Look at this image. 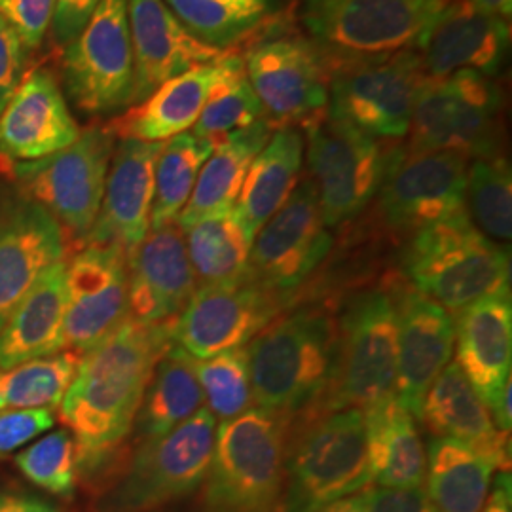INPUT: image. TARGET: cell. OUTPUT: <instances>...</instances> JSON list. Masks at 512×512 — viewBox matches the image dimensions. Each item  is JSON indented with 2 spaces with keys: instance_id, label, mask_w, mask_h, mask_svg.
Listing matches in <instances>:
<instances>
[{
  "instance_id": "cell-1",
  "label": "cell",
  "mask_w": 512,
  "mask_h": 512,
  "mask_svg": "<svg viewBox=\"0 0 512 512\" xmlns=\"http://www.w3.org/2000/svg\"><path fill=\"white\" fill-rule=\"evenodd\" d=\"M171 346L169 323L143 325L128 317L82 355L59 404V418L76 442L78 471H101L128 439L156 365Z\"/></svg>"
},
{
  "instance_id": "cell-2",
  "label": "cell",
  "mask_w": 512,
  "mask_h": 512,
  "mask_svg": "<svg viewBox=\"0 0 512 512\" xmlns=\"http://www.w3.org/2000/svg\"><path fill=\"white\" fill-rule=\"evenodd\" d=\"M338 348V321L321 306L283 311L251 340L253 403L279 418L317 408L329 389Z\"/></svg>"
},
{
  "instance_id": "cell-3",
  "label": "cell",
  "mask_w": 512,
  "mask_h": 512,
  "mask_svg": "<svg viewBox=\"0 0 512 512\" xmlns=\"http://www.w3.org/2000/svg\"><path fill=\"white\" fill-rule=\"evenodd\" d=\"M372 486L365 414L313 408L291 421L281 512H317Z\"/></svg>"
},
{
  "instance_id": "cell-4",
  "label": "cell",
  "mask_w": 512,
  "mask_h": 512,
  "mask_svg": "<svg viewBox=\"0 0 512 512\" xmlns=\"http://www.w3.org/2000/svg\"><path fill=\"white\" fill-rule=\"evenodd\" d=\"M291 421L262 408L220 421L202 512H281Z\"/></svg>"
},
{
  "instance_id": "cell-5",
  "label": "cell",
  "mask_w": 512,
  "mask_h": 512,
  "mask_svg": "<svg viewBox=\"0 0 512 512\" xmlns=\"http://www.w3.org/2000/svg\"><path fill=\"white\" fill-rule=\"evenodd\" d=\"M403 272L412 289L452 313L486 296H511L509 251L486 238L467 213L408 239Z\"/></svg>"
},
{
  "instance_id": "cell-6",
  "label": "cell",
  "mask_w": 512,
  "mask_h": 512,
  "mask_svg": "<svg viewBox=\"0 0 512 512\" xmlns=\"http://www.w3.org/2000/svg\"><path fill=\"white\" fill-rule=\"evenodd\" d=\"M399 363L397 283L357 294L338 321L329 389L317 410L370 412L395 399Z\"/></svg>"
},
{
  "instance_id": "cell-7",
  "label": "cell",
  "mask_w": 512,
  "mask_h": 512,
  "mask_svg": "<svg viewBox=\"0 0 512 512\" xmlns=\"http://www.w3.org/2000/svg\"><path fill=\"white\" fill-rule=\"evenodd\" d=\"M503 92L494 78L458 71L421 84L408 152H456L469 162L501 156Z\"/></svg>"
},
{
  "instance_id": "cell-8",
  "label": "cell",
  "mask_w": 512,
  "mask_h": 512,
  "mask_svg": "<svg viewBox=\"0 0 512 512\" xmlns=\"http://www.w3.org/2000/svg\"><path fill=\"white\" fill-rule=\"evenodd\" d=\"M452 0H300L310 40L330 67L416 50Z\"/></svg>"
},
{
  "instance_id": "cell-9",
  "label": "cell",
  "mask_w": 512,
  "mask_h": 512,
  "mask_svg": "<svg viewBox=\"0 0 512 512\" xmlns=\"http://www.w3.org/2000/svg\"><path fill=\"white\" fill-rule=\"evenodd\" d=\"M215 439L217 420L203 406L164 437L141 440L103 511L154 512L194 494L209 471Z\"/></svg>"
},
{
  "instance_id": "cell-10",
  "label": "cell",
  "mask_w": 512,
  "mask_h": 512,
  "mask_svg": "<svg viewBox=\"0 0 512 512\" xmlns=\"http://www.w3.org/2000/svg\"><path fill=\"white\" fill-rule=\"evenodd\" d=\"M116 135L110 126L80 131L71 147L35 162L12 164L21 194L42 205L65 232L86 239L99 215Z\"/></svg>"
},
{
  "instance_id": "cell-11",
  "label": "cell",
  "mask_w": 512,
  "mask_h": 512,
  "mask_svg": "<svg viewBox=\"0 0 512 512\" xmlns=\"http://www.w3.org/2000/svg\"><path fill=\"white\" fill-rule=\"evenodd\" d=\"M427 78L418 50L330 67L329 116L374 139H403Z\"/></svg>"
},
{
  "instance_id": "cell-12",
  "label": "cell",
  "mask_w": 512,
  "mask_h": 512,
  "mask_svg": "<svg viewBox=\"0 0 512 512\" xmlns=\"http://www.w3.org/2000/svg\"><path fill=\"white\" fill-rule=\"evenodd\" d=\"M310 179L327 228L359 217L384 183L395 147L329 114L306 122Z\"/></svg>"
},
{
  "instance_id": "cell-13",
  "label": "cell",
  "mask_w": 512,
  "mask_h": 512,
  "mask_svg": "<svg viewBox=\"0 0 512 512\" xmlns=\"http://www.w3.org/2000/svg\"><path fill=\"white\" fill-rule=\"evenodd\" d=\"M63 86L88 116L116 114L133 103L128 0H101L86 27L65 46Z\"/></svg>"
},
{
  "instance_id": "cell-14",
  "label": "cell",
  "mask_w": 512,
  "mask_h": 512,
  "mask_svg": "<svg viewBox=\"0 0 512 512\" xmlns=\"http://www.w3.org/2000/svg\"><path fill=\"white\" fill-rule=\"evenodd\" d=\"M291 304L249 274L198 287L169 323L173 346L192 359L245 348Z\"/></svg>"
},
{
  "instance_id": "cell-15",
  "label": "cell",
  "mask_w": 512,
  "mask_h": 512,
  "mask_svg": "<svg viewBox=\"0 0 512 512\" xmlns=\"http://www.w3.org/2000/svg\"><path fill=\"white\" fill-rule=\"evenodd\" d=\"M469 160L456 152H408L395 147L380 186L378 215L399 238L454 219L465 209Z\"/></svg>"
},
{
  "instance_id": "cell-16",
  "label": "cell",
  "mask_w": 512,
  "mask_h": 512,
  "mask_svg": "<svg viewBox=\"0 0 512 512\" xmlns=\"http://www.w3.org/2000/svg\"><path fill=\"white\" fill-rule=\"evenodd\" d=\"M245 71L274 126L311 120L329 105V61L308 37L272 31L251 46Z\"/></svg>"
},
{
  "instance_id": "cell-17",
  "label": "cell",
  "mask_w": 512,
  "mask_h": 512,
  "mask_svg": "<svg viewBox=\"0 0 512 512\" xmlns=\"http://www.w3.org/2000/svg\"><path fill=\"white\" fill-rule=\"evenodd\" d=\"M332 234L323 220L317 190L302 179L291 198L255 236L249 272L266 289L293 304V294L329 256Z\"/></svg>"
},
{
  "instance_id": "cell-18",
  "label": "cell",
  "mask_w": 512,
  "mask_h": 512,
  "mask_svg": "<svg viewBox=\"0 0 512 512\" xmlns=\"http://www.w3.org/2000/svg\"><path fill=\"white\" fill-rule=\"evenodd\" d=\"M129 317L128 255L118 245L88 243L67 264L65 351L84 355Z\"/></svg>"
},
{
  "instance_id": "cell-19",
  "label": "cell",
  "mask_w": 512,
  "mask_h": 512,
  "mask_svg": "<svg viewBox=\"0 0 512 512\" xmlns=\"http://www.w3.org/2000/svg\"><path fill=\"white\" fill-rule=\"evenodd\" d=\"M67 255L65 230L27 196L0 202V330L38 277Z\"/></svg>"
},
{
  "instance_id": "cell-20",
  "label": "cell",
  "mask_w": 512,
  "mask_h": 512,
  "mask_svg": "<svg viewBox=\"0 0 512 512\" xmlns=\"http://www.w3.org/2000/svg\"><path fill=\"white\" fill-rule=\"evenodd\" d=\"M509 48V19L484 12L469 0H452L425 31L416 50L427 76L475 71L495 78Z\"/></svg>"
},
{
  "instance_id": "cell-21",
  "label": "cell",
  "mask_w": 512,
  "mask_h": 512,
  "mask_svg": "<svg viewBox=\"0 0 512 512\" xmlns=\"http://www.w3.org/2000/svg\"><path fill=\"white\" fill-rule=\"evenodd\" d=\"M78 135L55 74L46 67L25 73L0 112V158L10 164L35 162L71 147Z\"/></svg>"
},
{
  "instance_id": "cell-22",
  "label": "cell",
  "mask_w": 512,
  "mask_h": 512,
  "mask_svg": "<svg viewBox=\"0 0 512 512\" xmlns=\"http://www.w3.org/2000/svg\"><path fill=\"white\" fill-rule=\"evenodd\" d=\"M128 272L129 319L143 325L171 323L198 289L177 220L148 230L128 256Z\"/></svg>"
},
{
  "instance_id": "cell-23",
  "label": "cell",
  "mask_w": 512,
  "mask_h": 512,
  "mask_svg": "<svg viewBox=\"0 0 512 512\" xmlns=\"http://www.w3.org/2000/svg\"><path fill=\"white\" fill-rule=\"evenodd\" d=\"M399 363L395 399L420 418L429 387L450 363L456 330L454 317L410 285H397Z\"/></svg>"
},
{
  "instance_id": "cell-24",
  "label": "cell",
  "mask_w": 512,
  "mask_h": 512,
  "mask_svg": "<svg viewBox=\"0 0 512 512\" xmlns=\"http://www.w3.org/2000/svg\"><path fill=\"white\" fill-rule=\"evenodd\" d=\"M164 143L122 139L114 147L105 196L86 245H118L129 256L147 238L154 169Z\"/></svg>"
},
{
  "instance_id": "cell-25",
  "label": "cell",
  "mask_w": 512,
  "mask_h": 512,
  "mask_svg": "<svg viewBox=\"0 0 512 512\" xmlns=\"http://www.w3.org/2000/svg\"><path fill=\"white\" fill-rule=\"evenodd\" d=\"M133 50V105L145 101L169 78L217 61L224 52L198 42L164 0H128Z\"/></svg>"
},
{
  "instance_id": "cell-26",
  "label": "cell",
  "mask_w": 512,
  "mask_h": 512,
  "mask_svg": "<svg viewBox=\"0 0 512 512\" xmlns=\"http://www.w3.org/2000/svg\"><path fill=\"white\" fill-rule=\"evenodd\" d=\"M420 420L433 437H448L511 473V433L495 427L488 406L469 384L458 363H448L429 387Z\"/></svg>"
},
{
  "instance_id": "cell-27",
  "label": "cell",
  "mask_w": 512,
  "mask_h": 512,
  "mask_svg": "<svg viewBox=\"0 0 512 512\" xmlns=\"http://www.w3.org/2000/svg\"><path fill=\"white\" fill-rule=\"evenodd\" d=\"M461 372L492 410L511 384V296H486L454 315Z\"/></svg>"
},
{
  "instance_id": "cell-28",
  "label": "cell",
  "mask_w": 512,
  "mask_h": 512,
  "mask_svg": "<svg viewBox=\"0 0 512 512\" xmlns=\"http://www.w3.org/2000/svg\"><path fill=\"white\" fill-rule=\"evenodd\" d=\"M65 310L67 262L63 260L38 277L0 330V370L65 349Z\"/></svg>"
},
{
  "instance_id": "cell-29",
  "label": "cell",
  "mask_w": 512,
  "mask_h": 512,
  "mask_svg": "<svg viewBox=\"0 0 512 512\" xmlns=\"http://www.w3.org/2000/svg\"><path fill=\"white\" fill-rule=\"evenodd\" d=\"M220 57L213 63L192 67L169 78L145 101L133 105L124 116L112 122L110 129L114 135L120 139L164 143L194 128L219 78Z\"/></svg>"
},
{
  "instance_id": "cell-30",
  "label": "cell",
  "mask_w": 512,
  "mask_h": 512,
  "mask_svg": "<svg viewBox=\"0 0 512 512\" xmlns=\"http://www.w3.org/2000/svg\"><path fill=\"white\" fill-rule=\"evenodd\" d=\"M272 133L274 124L268 118H262L253 126L230 133L215 143L198 175L190 200L177 217L183 232L200 220L234 211L249 165Z\"/></svg>"
},
{
  "instance_id": "cell-31",
  "label": "cell",
  "mask_w": 512,
  "mask_h": 512,
  "mask_svg": "<svg viewBox=\"0 0 512 512\" xmlns=\"http://www.w3.org/2000/svg\"><path fill=\"white\" fill-rule=\"evenodd\" d=\"M304 150L302 133L293 126H281L249 165L234 213L253 241L300 183Z\"/></svg>"
},
{
  "instance_id": "cell-32",
  "label": "cell",
  "mask_w": 512,
  "mask_h": 512,
  "mask_svg": "<svg viewBox=\"0 0 512 512\" xmlns=\"http://www.w3.org/2000/svg\"><path fill=\"white\" fill-rule=\"evenodd\" d=\"M372 484L418 488L427 478V450L414 416L397 399L365 414Z\"/></svg>"
},
{
  "instance_id": "cell-33",
  "label": "cell",
  "mask_w": 512,
  "mask_h": 512,
  "mask_svg": "<svg viewBox=\"0 0 512 512\" xmlns=\"http://www.w3.org/2000/svg\"><path fill=\"white\" fill-rule=\"evenodd\" d=\"M495 471L494 463L458 440H429L425 480L439 512H482Z\"/></svg>"
},
{
  "instance_id": "cell-34",
  "label": "cell",
  "mask_w": 512,
  "mask_h": 512,
  "mask_svg": "<svg viewBox=\"0 0 512 512\" xmlns=\"http://www.w3.org/2000/svg\"><path fill=\"white\" fill-rule=\"evenodd\" d=\"M205 404L202 385L183 349H167L147 387L137 414L141 439H158L190 420Z\"/></svg>"
},
{
  "instance_id": "cell-35",
  "label": "cell",
  "mask_w": 512,
  "mask_h": 512,
  "mask_svg": "<svg viewBox=\"0 0 512 512\" xmlns=\"http://www.w3.org/2000/svg\"><path fill=\"white\" fill-rule=\"evenodd\" d=\"M184 234L192 270L202 285L232 281L249 274L253 239L234 211L200 220L186 228Z\"/></svg>"
},
{
  "instance_id": "cell-36",
  "label": "cell",
  "mask_w": 512,
  "mask_h": 512,
  "mask_svg": "<svg viewBox=\"0 0 512 512\" xmlns=\"http://www.w3.org/2000/svg\"><path fill=\"white\" fill-rule=\"evenodd\" d=\"M219 63V78L192 129L196 137L207 139L213 145L230 133L249 128L258 120L268 118L247 78L245 59H241L238 54L224 52Z\"/></svg>"
},
{
  "instance_id": "cell-37",
  "label": "cell",
  "mask_w": 512,
  "mask_h": 512,
  "mask_svg": "<svg viewBox=\"0 0 512 512\" xmlns=\"http://www.w3.org/2000/svg\"><path fill=\"white\" fill-rule=\"evenodd\" d=\"M213 148L211 141L196 137L192 131H184L165 141L154 169L150 228H160L177 220Z\"/></svg>"
},
{
  "instance_id": "cell-38",
  "label": "cell",
  "mask_w": 512,
  "mask_h": 512,
  "mask_svg": "<svg viewBox=\"0 0 512 512\" xmlns=\"http://www.w3.org/2000/svg\"><path fill=\"white\" fill-rule=\"evenodd\" d=\"M80 359L74 351H63L0 370V412L54 410L73 384Z\"/></svg>"
},
{
  "instance_id": "cell-39",
  "label": "cell",
  "mask_w": 512,
  "mask_h": 512,
  "mask_svg": "<svg viewBox=\"0 0 512 512\" xmlns=\"http://www.w3.org/2000/svg\"><path fill=\"white\" fill-rule=\"evenodd\" d=\"M184 29L209 48L226 52L268 16V0H164Z\"/></svg>"
},
{
  "instance_id": "cell-40",
  "label": "cell",
  "mask_w": 512,
  "mask_h": 512,
  "mask_svg": "<svg viewBox=\"0 0 512 512\" xmlns=\"http://www.w3.org/2000/svg\"><path fill=\"white\" fill-rule=\"evenodd\" d=\"M465 209L476 228L492 241H511L512 173L505 156L471 160Z\"/></svg>"
},
{
  "instance_id": "cell-41",
  "label": "cell",
  "mask_w": 512,
  "mask_h": 512,
  "mask_svg": "<svg viewBox=\"0 0 512 512\" xmlns=\"http://www.w3.org/2000/svg\"><path fill=\"white\" fill-rule=\"evenodd\" d=\"M190 357V355H188ZM190 365L202 385L207 410L220 421L238 418L253 408V387L247 348L234 349L211 359H192Z\"/></svg>"
},
{
  "instance_id": "cell-42",
  "label": "cell",
  "mask_w": 512,
  "mask_h": 512,
  "mask_svg": "<svg viewBox=\"0 0 512 512\" xmlns=\"http://www.w3.org/2000/svg\"><path fill=\"white\" fill-rule=\"evenodd\" d=\"M21 475L57 497H71L76 490V442L67 429H59L31 444L16 456Z\"/></svg>"
},
{
  "instance_id": "cell-43",
  "label": "cell",
  "mask_w": 512,
  "mask_h": 512,
  "mask_svg": "<svg viewBox=\"0 0 512 512\" xmlns=\"http://www.w3.org/2000/svg\"><path fill=\"white\" fill-rule=\"evenodd\" d=\"M55 0H0V16L23 40L25 48L37 50L52 27Z\"/></svg>"
},
{
  "instance_id": "cell-44",
  "label": "cell",
  "mask_w": 512,
  "mask_h": 512,
  "mask_svg": "<svg viewBox=\"0 0 512 512\" xmlns=\"http://www.w3.org/2000/svg\"><path fill=\"white\" fill-rule=\"evenodd\" d=\"M54 423V412L46 408L0 412V458L37 439Z\"/></svg>"
},
{
  "instance_id": "cell-45",
  "label": "cell",
  "mask_w": 512,
  "mask_h": 512,
  "mask_svg": "<svg viewBox=\"0 0 512 512\" xmlns=\"http://www.w3.org/2000/svg\"><path fill=\"white\" fill-rule=\"evenodd\" d=\"M27 48L16 29L0 16V112L18 90L27 65Z\"/></svg>"
},
{
  "instance_id": "cell-46",
  "label": "cell",
  "mask_w": 512,
  "mask_h": 512,
  "mask_svg": "<svg viewBox=\"0 0 512 512\" xmlns=\"http://www.w3.org/2000/svg\"><path fill=\"white\" fill-rule=\"evenodd\" d=\"M365 512H439L429 494L418 488L368 486L361 492Z\"/></svg>"
},
{
  "instance_id": "cell-47",
  "label": "cell",
  "mask_w": 512,
  "mask_h": 512,
  "mask_svg": "<svg viewBox=\"0 0 512 512\" xmlns=\"http://www.w3.org/2000/svg\"><path fill=\"white\" fill-rule=\"evenodd\" d=\"M101 0H55L52 33L59 46H67L86 27Z\"/></svg>"
},
{
  "instance_id": "cell-48",
  "label": "cell",
  "mask_w": 512,
  "mask_h": 512,
  "mask_svg": "<svg viewBox=\"0 0 512 512\" xmlns=\"http://www.w3.org/2000/svg\"><path fill=\"white\" fill-rule=\"evenodd\" d=\"M0 512H61L40 497L21 494H0Z\"/></svg>"
},
{
  "instance_id": "cell-49",
  "label": "cell",
  "mask_w": 512,
  "mask_h": 512,
  "mask_svg": "<svg viewBox=\"0 0 512 512\" xmlns=\"http://www.w3.org/2000/svg\"><path fill=\"white\" fill-rule=\"evenodd\" d=\"M482 512H512L511 473L499 471Z\"/></svg>"
},
{
  "instance_id": "cell-50",
  "label": "cell",
  "mask_w": 512,
  "mask_h": 512,
  "mask_svg": "<svg viewBox=\"0 0 512 512\" xmlns=\"http://www.w3.org/2000/svg\"><path fill=\"white\" fill-rule=\"evenodd\" d=\"M476 8L495 14L499 18L509 19L512 12V0H469Z\"/></svg>"
},
{
  "instance_id": "cell-51",
  "label": "cell",
  "mask_w": 512,
  "mask_h": 512,
  "mask_svg": "<svg viewBox=\"0 0 512 512\" xmlns=\"http://www.w3.org/2000/svg\"><path fill=\"white\" fill-rule=\"evenodd\" d=\"M317 512H365L361 495H351V497H344L340 501H334L327 507H323L321 511Z\"/></svg>"
}]
</instances>
